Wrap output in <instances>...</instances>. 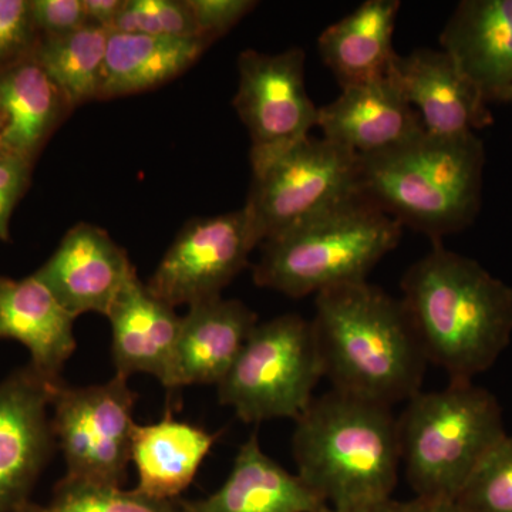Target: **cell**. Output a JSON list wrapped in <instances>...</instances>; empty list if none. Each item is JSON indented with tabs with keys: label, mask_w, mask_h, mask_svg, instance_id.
Here are the masks:
<instances>
[{
	"label": "cell",
	"mask_w": 512,
	"mask_h": 512,
	"mask_svg": "<svg viewBox=\"0 0 512 512\" xmlns=\"http://www.w3.org/2000/svg\"><path fill=\"white\" fill-rule=\"evenodd\" d=\"M402 303L427 362L471 382L512 336V288L441 242L407 269Z\"/></svg>",
	"instance_id": "cell-1"
},
{
	"label": "cell",
	"mask_w": 512,
	"mask_h": 512,
	"mask_svg": "<svg viewBox=\"0 0 512 512\" xmlns=\"http://www.w3.org/2000/svg\"><path fill=\"white\" fill-rule=\"evenodd\" d=\"M315 308L333 389L389 407L420 392L427 359L402 301L363 281L318 293Z\"/></svg>",
	"instance_id": "cell-2"
},
{
	"label": "cell",
	"mask_w": 512,
	"mask_h": 512,
	"mask_svg": "<svg viewBox=\"0 0 512 512\" xmlns=\"http://www.w3.org/2000/svg\"><path fill=\"white\" fill-rule=\"evenodd\" d=\"M295 421L293 457L313 493L333 508L390 498L402 463L392 407L333 389Z\"/></svg>",
	"instance_id": "cell-3"
},
{
	"label": "cell",
	"mask_w": 512,
	"mask_h": 512,
	"mask_svg": "<svg viewBox=\"0 0 512 512\" xmlns=\"http://www.w3.org/2000/svg\"><path fill=\"white\" fill-rule=\"evenodd\" d=\"M484 160L476 134L447 138L423 131L400 146L359 157V194L437 244L477 217Z\"/></svg>",
	"instance_id": "cell-4"
},
{
	"label": "cell",
	"mask_w": 512,
	"mask_h": 512,
	"mask_svg": "<svg viewBox=\"0 0 512 512\" xmlns=\"http://www.w3.org/2000/svg\"><path fill=\"white\" fill-rule=\"evenodd\" d=\"M403 227L357 194L262 244L254 268L261 288L302 298L366 281L399 245Z\"/></svg>",
	"instance_id": "cell-5"
},
{
	"label": "cell",
	"mask_w": 512,
	"mask_h": 512,
	"mask_svg": "<svg viewBox=\"0 0 512 512\" xmlns=\"http://www.w3.org/2000/svg\"><path fill=\"white\" fill-rule=\"evenodd\" d=\"M400 454L417 497L456 500L478 464L507 436L497 399L471 382L407 400Z\"/></svg>",
	"instance_id": "cell-6"
},
{
	"label": "cell",
	"mask_w": 512,
	"mask_h": 512,
	"mask_svg": "<svg viewBox=\"0 0 512 512\" xmlns=\"http://www.w3.org/2000/svg\"><path fill=\"white\" fill-rule=\"evenodd\" d=\"M244 208L261 245L266 239L359 194V156L326 138L251 151Z\"/></svg>",
	"instance_id": "cell-7"
},
{
	"label": "cell",
	"mask_w": 512,
	"mask_h": 512,
	"mask_svg": "<svg viewBox=\"0 0 512 512\" xmlns=\"http://www.w3.org/2000/svg\"><path fill=\"white\" fill-rule=\"evenodd\" d=\"M323 377L312 320L282 315L256 323L227 376L220 402L245 423L299 419Z\"/></svg>",
	"instance_id": "cell-8"
},
{
	"label": "cell",
	"mask_w": 512,
	"mask_h": 512,
	"mask_svg": "<svg viewBox=\"0 0 512 512\" xmlns=\"http://www.w3.org/2000/svg\"><path fill=\"white\" fill-rule=\"evenodd\" d=\"M137 394L126 377L104 384L69 387L53 397V433L63 450L67 477L121 487L133 448V409Z\"/></svg>",
	"instance_id": "cell-9"
},
{
	"label": "cell",
	"mask_w": 512,
	"mask_h": 512,
	"mask_svg": "<svg viewBox=\"0 0 512 512\" xmlns=\"http://www.w3.org/2000/svg\"><path fill=\"white\" fill-rule=\"evenodd\" d=\"M245 208L188 222L146 286L168 305H195L221 296L259 247Z\"/></svg>",
	"instance_id": "cell-10"
},
{
	"label": "cell",
	"mask_w": 512,
	"mask_h": 512,
	"mask_svg": "<svg viewBox=\"0 0 512 512\" xmlns=\"http://www.w3.org/2000/svg\"><path fill=\"white\" fill-rule=\"evenodd\" d=\"M234 107L251 137V151L279 150L309 137L319 109L306 92L301 47L276 55L244 50Z\"/></svg>",
	"instance_id": "cell-11"
},
{
	"label": "cell",
	"mask_w": 512,
	"mask_h": 512,
	"mask_svg": "<svg viewBox=\"0 0 512 512\" xmlns=\"http://www.w3.org/2000/svg\"><path fill=\"white\" fill-rule=\"evenodd\" d=\"M63 380L30 365L0 382V512L29 503L37 478L55 450L49 407Z\"/></svg>",
	"instance_id": "cell-12"
},
{
	"label": "cell",
	"mask_w": 512,
	"mask_h": 512,
	"mask_svg": "<svg viewBox=\"0 0 512 512\" xmlns=\"http://www.w3.org/2000/svg\"><path fill=\"white\" fill-rule=\"evenodd\" d=\"M33 275L76 319L87 312L109 315L124 286L137 276V269L104 229L79 222Z\"/></svg>",
	"instance_id": "cell-13"
},
{
	"label": "cell",
	"mask_w": 512,
	"mask_h": 512,
	"mask_svg": "<svg viewBox=\"0 0 512 512\" xmlns=\"http://www.w3.org/2000/svg\"><path fill=\"white\" fill-rule=\"evenodd\" d=\"M389 74L431 136H471L493 123L484 94L444 50L397 55Z\"/></svg>",
	"instance_id": "cell-14"
},
{
	"label": "cell",
	"mask_w": 512,
	"mask_h": 512,
	"mask_svg": "<svg viewBox=\"0 0 512 512\" xmlns=\"http://www.w3.org/2000/svg\"><path fill=\"white\" fill-rule=\"evenodd\" d=\"M323 138L359 157L400 146L423 133L419 113L392 77L345 87L338 99L319 107Z\"/></svg>",
	"instance_id": "cell-15"
},
{
	"label": "cell",
	"mask_w": 512,
	"mask_h": 512,
	"mask_svg": "<svg viewBox=\"0 0 512 512\" xmlns=\"http://www.w3.org/2000/svg\"><path fill=\"white\" fill-rule=\"evenodd\" d=\"M107 318L113 332L111 352L117 375L128 379L133 373H148L170 390L183 320L173 306L156 298L134 276L117 296Z\"/></svg>",
	"instance_id": "cell-16"
},
{
	"label": "cell",
	"mask_w": 512,
	"mask_h": 512,
	"mask_svg": "<svg viewBox=\"0 0 512 512\" xmlns=\"http://www.w3.org/2000/svg\"><path fill=\"white\" fill-rule=\"evenodd\" d=\"M244 303L218 298L195 303L181 320L171 389L188 384H220L256 326Z\"/></svg>",
	"instance_id": "cell-17"
},
{
	"label": "cell",
	"mask_w": 512,
	"mask_h": 512,
	"mask_svg": "<svg viewBox=\"0 0 512 512\" xmlns=\"http://www.w3.org/2000/svg\"><path fill=\"white\" fill-rule=\"evenodd\" d=\"M440 45L493 101L512 84V0H464L444 26Z\"/></svg>",
	"instance_id": "cell-18"
},
{
	"label": "cell",
	"mask_w": 512,
	"mask_h": 512,
	"mask_svg": "<svg viewBox=\"0 0 512 512\" xmlns=\"http://www.w3.org/2000/svg\"><path fill=\"white\" fill-rule=\"evenodd\" d=\"M74 318L35 275H0V339L18 340L29 349V365L40 375L62 380L64 363L76 350Z\"/></svg>",
	"instance_id": "cell-19"
},
{
	"label": "cell",
	"mask_w": 512,
	"mask_h": 512,
	"mask_svg": "<svg viewBox=\"0 0 512 512\" xmlns=\"http://www.w3.org/2000/svg\"><path fill=\"white\" fill-rule=\"evenodd\" d=\"M185 512H330L328 503L261 450L256 434L239 448L217 493L184 503Z\"/></svg>",
	"instance_id": "cell-20"
},
{
	"label": "cell",
	"mask_w": 512,
	"mask_h": 512,
	"mask_svg": "<svg viewBox=\"0 0 512 512\" xmlns=\"http://www.w3.org/2000/svg\"><path fill=\"white\" fill-rule=\"evenodd\" d=\"M400 5L399 0H367L323 30L319 55L342 89L389 76L397 56L393 32Z\"/></svg>",
	"instance_id": "cell-21"
},
{
	"label": "cell",
	"mask_w": 512,
	"mask_h": 512,
	"mask_svg": "<svg viewBox=\"0 0 512 512\" xmlns=\"http://www.w3.org/2000/svg\"><path fill=\"white\" fill-rule=\"evenodd\" d=\"M211 42L110 32L99 100L148 92L181 76Z\"/></svg>",
	"instance_id": "cell-22"
},
{
	"label": "cell",
	"mask_w": 512,
	"mask_h": 512,
	"mask_svg": "<svg viewBox=\"0 0 512 512\" xmlns=\"http://www.w3.org/2000/svg\"><path fill=\"white\" fill-rule=\"evenodd\" d=\"M0 110L6 119L0 150L33 164L47 138L73 109L32 57L0 73Z\"/></svg>",
	"instance_id": "cell-23"
},
{
	"label": "cell",
	"mask_w": 512,
	"mask_h": 512,
	"mask_svg": "<svg viewBox=\"0 0 512 512\" xmlns=\"http://www.w3.org/2000/svg\"><path fill=\"white\" fill-rule=\"evenodd\" d=\"M217 436L170 416L134 427L131 461L138 471V493L175 500L194 480Z\"/></svg>",
	"instance_id": "cell-24"
},
{
	"label": "cell",
	"mask_w": 512,
	"mask_h": 512,
	"mask_svg": "<svg viewBox=\"0 0 512 512\" xmlns=\"http://www.w3.org/2000/svg\"><path fill=\"white\" fill-rule=\"evenodd\" d=\"M110 32L97 26L60 37H42L33 60L62 90L72 109L99 100Z\"/></svg>",
	"instance_id": "cell-25"
},
{
	"label": "cell",
	"mask_w": 512,
	"mask_h": 512,
	"mask_svg": "<svg viewBox=\"0 0 512 512\" xmlns=\"http://www.w3.org/2000/svg\"><path fill=\"white\" fill-rule=\"evenodd\" d=\"M16 512H185L183 501L156 500L137 490L64 477L49 505L29 503Z\"/></svg>",
	"instance_id": "cell-26"
},
{
	"label": "cell",
	"mask_w": 512,
	"mask_h": 512,
	"mask_svg": "<svg viewBox=\"0 0 512 512\" xmlns=\"http://www.w3.org/2000/svg\"><path fill=\"white\" fill-rule=\"evenodd\" d=\"M454 503L461 512H512V436L483 458Z\"/></svg>",
	"instance_id": "cell-27"
},
{
	"label": "cell",
	"mask_w": 512,
	"mask_h": 512,
	"mask_svg": "<svg viewBox=\"0 0 512 512\" xmlns=\"http://www.w3.org/2000/svg\"><path fill=\"white\" fill-rule=\"evenodd\" d=\"M111 32L154 37H200L188 0H124Z\"/></svg>",
	"instance_id": "cell-28"
},
{
	"label": "cell",
	"mask_w": 512,
	"mask_h": 512,
	"mask_svg": "<svg viewBox=\"0 0 512 512\" xmlns=\"http://www.w3.org/2000/svg\"><path fill=\"white\" fill-rule=\"evenodd\" d=\"M40 39L30 0H0V73L32 59Z\"/></svg>",
	"instance_id": "cell-29"
},
{
	"label": "cell",
	"mask_w": 512,
	"mask_h": 512,
	"mask_svg": "<svg viewBox=\"0 0 512 512\" xmlns=\"http://www.w3.org/2000/svg\"><path fill=\"white\" fill-rule=\"evenodd\" d=\"M198 36L215 42L247 16L258 3L252 0H188Z\"/></svg>",
	"instance_id": "cell-30"
},
{
	"label": "cell",
	"mask_w": 512,
	"mask_h": 512,
	"mask_svg": "<svg viewBox=\"0 0 512 512\" xmlns=\"http://www.w3.org/2000/svg\"><path fill=\"white\" fill-rule=\"evenodd\" d=\"M30 13L40 37H60L87 25L83 0H30Z\"/></svg>",
	"instance_id": "cell-31"
},
{
	"label": "cell",
	"mask_w": 512,
	"mask_h": 512,
	"mask_svg": "<svg viewBox=\"0 0 512 512\" xmlns=\"http://www.w3.org/2000/svg\"><path fill=\"white\" fill-rule=\"evenodd\" d=\"M33 164L0 150V241H10V218L28 190Z\"/></svg>",
	"instance_id": "cell-32"
},
{
	"label": "cell",
	"mask_w": 512,
	"mask_h": 512,
	"mask_svg": "<svg viewBox=\"0 0 512 512\" xmlns=\"http://www.w3.org/2000/svg\"><path fill=\"white\" fill-rule=\"evenodd\" d=\"M87 25L97 26L111 32L114 22L119 18L124 0H83Z\"/></svg>",
	"instance_id": "cell-33"
},
{
	"label": "cell",
	"mask_w": 512,
	"mask_h": 512,
	"mask_svg": "<svg viewBox=\"0 0 512 512\" xmlns=\"http://www.w3.org/2000/svg\"><path fill=\"white\" fill-rule=\"evenodd\" d=\"M403 512H461L453 500L441 498H421L403 503Z\"/></svg>",
	"instance_id": "cell-34"
},
{
	"label": "cell",
	"mask_w": 512,
	"mask_h": 512,
	"mask_svg": "<svg viewBox=\"0 0 512 512\" xmlns=\"http://www.w3.org/2000/svg\"><path fill=\"white\" fill-rule=\"evenodd\" d=\"M330 512H403V503L387 500L373 501V503L350 505V507L332 508Z\"/></svg>",
	"instance_id": "cell-35"
},
{
	"label": "cell",
	"mask_w": 512,
	"mask_h": 512,
	"mask_svg": "<svg viewBox=\"0 0 512 512\" xmlns=\"http://www.w3.org/2000/svg\"><path fill=\"white\" fill-rule=\"evenodd\" d=\"M493 101H507V103H512V84L495 94Z\"/></svg>",
	"instance_id": "cell-36"
},
{
	"label": "cell",
	"mask_w": 512,
	"mask_h": 512,
	"mask_svg": "<svg viewBox=\"0 0 512 512\" xmlns=\"http://www.w3.org/2000/svg\"><path fill=\"white\" fill-rule=\"evenodd\" d=\"M5 127H6L5 114H3V111L0 110V148H2V138H3V133H5Z\"/></svg>",
	"instance_id": "cell-37"
}]
</instances>
